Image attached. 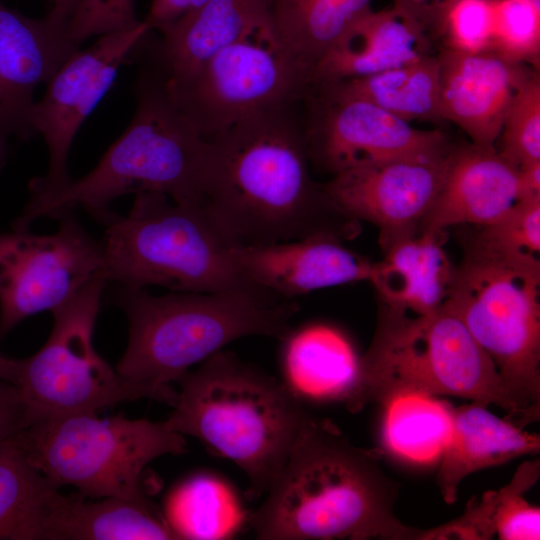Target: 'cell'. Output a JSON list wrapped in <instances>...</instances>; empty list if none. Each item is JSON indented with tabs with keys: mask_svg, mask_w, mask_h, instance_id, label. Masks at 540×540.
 Wrapping results in <instances>:
<instances>
[{
	"mask_svg": "<svg viewBox=\"0 0 540 540\" xmlns=\"http://www.w3.org/2000/svg\"><path fill=\"white\" fill-rule=\"evenodd\" d=\"M299 102L255 114L208 140L198 206L234 246L313 235L344 240L358 229L312 179Z\"/></svg>",
	"mask_w": 540,
	"mask_h": 540,
	"instance_id": "6da1fadb",
	"label": "cell"
},
{
	"mask_svg": "<svg viewBox=\"0 0 540 540\" xmlns=\"http://www.w3.org/2000/svg\"><path fill=\"white\" fill-rule=\"evenodd\" d=\"M381 452L352 444L329 419L308 414L249 526L260 540H421L395 514L399 483Z\"/></svg>",
	"mask_w": 540,
	"mask_h": 540,
	"instance_id": "7a4b0ae2",
	"label": "cell"
},
{
	"mask_svg": "<svg viewBox=\"0 0 540 540\" xmlns=\"http://www.w3.org/2000/svg\"><path fill=\"white\" fill-rule=\"evenodd\" d=\"M134 92L136 109L129 126L97 165L57 189L30 194L12 223L14 230H29L38 218L58 219L79 207L97 218L129 193L160 192L179 204H199L209 141L180 110L152 66L141 70Z\"/></svg>",
	"mask_w": 540,
	"mask_h": 540,
	"instance_id": "3957f363",
	"label": "cell"
},
{
	"mask_svg": "<svg viewBox=\"0 0 540 540\" xmlns=\"http://www.w3.org/2000/svg\"><path fill=\"white\" fill-rule=\"evenodd\" d=\"M119 286V285H118ZM114 302L128 320V344L116 371L149 399L173 405L190 368L246 336L281 339L299 311L293 299L251 292H177L119 286Z\"/></svg>",
	"mask_w": 540,
	"mask_h": 540,
	"instance_id": "277c9868",
	"label": "cell"
},
{
	"mask_svg": "<svg viewBox=\"0 0 540 540\" xmlns=\"http://www.w3.org/2000/svg\"><path fill=\"white\" fill-rule=\"evenodd\" d=\"M165 420L231 460L249 481L247 498L266 494L308 416L280 380L220 350L187 372Z\"/></svg>",
	"mask_w": 540,
	"mask_h": 540,
	"instance_id": "5b68a950",
	"label": "cell"
},
{
	"mask_svg": "<svg viewBox=\"0 0 540 540\" xmlns=\"http://www.w3.org/2000/svg\"><path fill=\"white\" fill-rule=\"evenodd\" d=\"M403 394L447 395L495 405L524 428L522 412L491 358L445 305L426 315L379 305L373 339L360 357L357 382L345 406L355 413Z\"/></svg>",
	"mask_w": 540,
	"mask_h": 540,
	"instance_id": "8992f818",
	"label": "cell"
},
{
	"mask_svg": "<svg viewBox=\"0 0 540 540\" xmlns=\"http://www.w3.org/2000/svg\"><path fill=\"white\" fill-rule=\"evenodd\" d=\"M96 219L105 228L101 272L107 282L177 292L270 294L239 270L231 256L234 245L198 205L140 192L127 214L108 210Z\"/></svg>",
	"mask_w": 540,
	"mask_h": 540,
	"instance_id": "52a82bcc",
	"label": "cell"
},
{
	"mask_svg": "<svg viewBox=\"0 0 540 540\" xmlns=\"http://www.w3.org/2000/svg\"><path fill=\"white\" fill-rule=\"evenodd\" d=\"M443 305L487 353L524 425L540 418V260L509 256L467 236Z\"/></svg>",
	"mask_w": 540,
	"mask_h": 540,
	"instance_id": "ba28073f",
	"label": "cell"
},
{
	"mask_svg": "<svg viewBox=\"0 0 540 540\" xmlns=\"http://www.w3.org/2000/svg\"><path fill=\"white\" fill-rule=\"evenodd\" d=\"M33 465L57 488L83 497L150 501L148 465L186 452L183 435L163 422L98 418L96 412L43 417L16 434Z\"/></svg>",
	"mask_w": 540,
	"mask_h": 540,
	"instance_id": "9c48e42d",
	"label": "cell"
},
{
	"mask_svg": "<svg viewBox=\"0 0 540 540\" xmlns=\"http://www.w3.org/2000/svg\"><path fill=\"white\" fill-rule=\"evenodd\" d=\"M106 283L99 273L53 309L48 339L34 355L22 359L15 385L31 423L148 398L145 390L122 378L94 348L93 333Z\"/></svg>",
	"mask_w": 540,
	"mask_h": 540,
	"instance_id": "30bf717a",
	"label": "cell"
},
{
	"mask_svg": "<svg viewBox=\"0 0 540 540\" xmlns=\"http://www.w3.org/2000/svg\"><path fill=\"white\" fill-rule=\"evenodd\" d=\"M166 84L207 140L255 114L301 100L308 86L270 25L222 48L186 79Z\"/></svg>",
	"mask_w": 540,
	"mask_h": 540,
	"instance_id": "8fae6325",
	"label": "cell"
},
{
	"mask_svg": "<svg viewBox=\"0 0 540 540\" xmlns=\"http://www.w3.org/2000/svg\"><path fill=\"white\" fill-rule=\"evenodd\" d=\"M311 166L332 176L352 168L442 154L451 148L438 130H422L361 98L311 84L301 99Z\"/></svg>",
	"mask_w": 540,
	"mask_h": 540,
	"instance_id": "7c38bea8",
	"label": "cell"
},
{
	"mask_svg": "<svg viewBox=\"0 0 540 540\" xmlns=\"http://www.w3.org/2000/svg\"><path fill=\"white\" fill-rule=\"evenodd\" d=\"M48 235L0 233V340L29 316L52 311L102 273L103 246L72 212Z\"/></svg>",
	"mask_w": 540,
	"mask_h": 540,
	"instance_id": "4fadbf2b",
	"label": "cell"
},
{
	"mask_svg": "<svg viewBox=\"0 0 540 540\" xmlns=\"http://www.w3.org/2000/svg\"><path fill=\"white\" fill-rule=\"evenodd\" d=\"M150 31L142 20L133 29L99 36L89 48L76 50L47 82L46 93L34 104L31 125L44 138L49 168L29 182L30 194L57 189L71 179L67 160L77 131Z\"/></svg>",
	"mask_w": 540,
	"mask_h": 540,
	"instance_id": "5bb4252c",
	"label": "cell"
},
{
	"mask_svg": "<svg viewBox=\"0 0 540 540\" xmlns=\"http://www.w3.org/2000/svg\"><path fill=\"white\" fill-rule=\"evenodd\" d=\"M451 149L348 169L322 188L338 211L377 226L385 250L420 231L442 186Z\"/></svg>",
	"mask_w": 540,
	"mask_h": 540,
	"instance_id": "9a60e30c",
	"label": "cell"
},
{
	"mask_svg": "<svg viewBox=\"0 0 540 540\" xmlns=\"http://www.w3.org/2000/svg\"><path fill=\"white\" fill-rule=\"evenodd\" d=\"M71 12L53 6L31 18L0 0V176L13 142L35 135L33 94L79 49L69 37Z\"/></svg>",
	"mask_w": 540,
	"mask_h": 540,
	"instance_id": "2e32d148",
	"label": "cell"
},
{
	"mask_svg": "<svg viewBox=\"0 0 540 540\" xmlns=\"http://www.w3.org/2000/svg\"><path fill=\"white\" fill-rule=\"evenodd\" d=\"M439 58L441 119L459 126L484 147H496L509 107L533 73L494 50H446Z\"/></svg>",
	"mask_w": 540,
	"mask_h": 540,
	"instance_id": "e0dca14e",
	"label": "cell"
},
{
	"mask_svg": "<svg viewBox=\"0 0 540 540\" xmlns=\"http://www.w3.org/2000/svg\"><path fill=\"white\" fill-rule=\"evenodd\" d=\"M332 235L264 245H236L231 256L257 287L283 299L314 290L368 281L373 262L346 248Z\"/></svg>",
	"mask_w": 540,
	"mask_h": 540,
	"instance_id": "ac0fdd59",
	"label": "cell"
},
{
	"mask_svg": "<svg viewBox=\"0 0 540 540\" xmlns=\"http://www.w3.org/2000/svg\"><path fill=\"white\" fill-rule=\"evenodd\" d=\"M519 172L496 147L472 143L451 149L442 186L420 231L494 222L519 202Z\"/></svg>",
	"mask_w": 540,
	"mask_h": 540,
	"instance_id": "d6986e66",
	"label": "cell"
},
{
	"mask_svg": "<svg viewBox=\"0 0 540 540\" xmlns=\"http://www.w3.org/2000/svg\"><path fill=\"white\" fill-rule=\"evenodd\" d=\"M427 33L420 22L397 5L371 10L318 62L309 85L366 77L416 62L430 55Z\"/></svg>",
	"mask_w": 540,
	"mask_h": 540,
	"instance_id": "ffe728a7",
	"label": "cell"
},
{
	"mask_svg": "<svg viewBox=\"0 0 540 540\" xmlns=\"http://www.w3.org/2000/svg\"><path fill=\"white\" fill-rule=\"evenodd\" d=\"M271 0H206L158 32L154 67L178 83L222 48L269 25Z\"/></svg>",
	"mask_w": 540,
	"mask_h": 540,
	"instance_id": "44dd1931",
	"label": "cell"
},
{
	"mask_svg": "<svg viewBox=\"0 0 540 540\" xmlns=\"http://www.w3.org/2000/svg\"><path fill=\"white\" fill-rule=\"evenodd\" d=\"M280 382L302 404L349 400L360 357L347 336L326 324L290 329L281 339Z\"/></svg>",
	"mask_w": 540,
	"mask_h": 540,
	"instance_id": "7402d4cb",
	"label": "cell"
},
{
	"mask_svg": "<svg viewBox=\"0 0 540 540\" xmlns=\"http://www.w3.org/2000/svg\"><path fill=\"white\" fill-rule=\"evenodd\" d=\"M488 407L471 401L452 408L451 433L436 477L448 504L456 501L460 483L470 474L523 455L539 454V434L496 416Z\"/></svg>",
	"mask_w": 540,
	"mask_h": 540,
	"instance_id": "603a6c76",
	"label": "cell"
},
{
	"mask_svg": "<svg viewBox=\"0 0 540 540\" xmlns=\"http://www.w3.org/2000/svg\"><path fill=\"white\" fill-rule=\"evenodd\" d=\"M445 237V231H420L383 250L369 279L381 305L413 315L442 307L454 271L443 247Z\"/></svg>",
	"mask_w": 540,
	"mask_h": 540,
	"instance_id": "cb8c5ba5",
	"label": "cell"
},
{
	"mask_svg": "<svg viewBox=\"0 0 540 540\" xmlns=\"http://www.w3.org/2000/svg\"><path fill=\"white\" fill-rule=\"evenodd\" d=\"M177 540L151 501L64 496L51 489L43 502L36 540Z\"/></svg>",
	"mask_w": 540,
	"mask_h": 540,
	"instance_id": "d4e9b609",
	"label": "cell"
},
{
	"mask_svg": "<svg viewBox=\"0 0 540 540\" xmlns=\"http://www.w3.org/2000/svg\"><path fill=\"white\" fill-rule=\"evenodd\" d=\"M370 5L371 0H271L269 25L309 85L318 62Z\"/></svg>",
	"mask_w": 540,
	"mask_h": 540,
	"instance_id": "484cf974",
	"label": "cell"
},
{
	"mask_svg": "<svg viewBox=\"0 0 540 540\" xmlns=\"http://www.w3.org/2000/svg\"><path fill=\"white\" fill-rule=\"evenodd\" d=\"M162 514L177 540H226L249 526L250 511L232 483L199 471L178 482L167 494Z\"/></svg>",
	"mask_w": 540,
	"mask_h": 540,
	"instance_id": "4316f807",
	"label": "cell"
},
{
	"mask_svg": "<svg viewBox=\"0 0 540 540\" xmlns=\"http://www.w3.org/2000/svg\"><path fill=\"white\" fill-rule=\"evenodd\" d=\"M381 406V442L391 456L411 466L439 463L451 433L450 403L433 395L403 394Z\"/></svg>",
	"mask_w": 540,
	"mask_h": 540,
	"instance_id": "83f0119b",
	"label": "cell"
},
{
	"mask_svg": "<svg viewBox=\"0 0 540 540\" xmlns=\"http://www.w3.org/2000/svg\"><path fill=\"white\" fill-rule=\"evenodd\" d=\"M327 85L343 94L366 100L408 122L441 119L438 57L428 55L377 74Z\"/></svg>",
	"mask_w": 540,
	"mask_h": 540,
	"instance_id": "f1b7e54d",
	"label": "cell"
},
{
	"mask_svg": "<svg viewBox=\"0 0 540 540\" xmlns=\"http://www.w3.org/2000/svg\"><path fill=\"white\" fill-rule=\"evenodd\" d=\"M16 434L0 445V539L35 540L44 499L57 487L33 465Z\"/></svg>",
	"mask_w": 540,
	"mask_h": 540,
	"instance_id": "f546056e",
	"label": "cell"
},
{
	"mask_svg": "<svg viewBox=\"0 0 540 540\" xmlns=\"http://www.w3.org/2000/svg\"><path fill=\"white\" fill-rule=\"evenodd\" d=\"M499 139L497 150L518 168L540 162V81L534 72L513 99Z\"/></svg>",
	"mask_w": 540,
	"mask_h": 540,
	"instance_id": "4dcf8cb0",
	"label": "cell"
},
{
	"mask_svg": "<svg viewBox=\"0 0 540 540\" xmlns=\"http://www.w3.org/2000/svg\"><path fill=\"white\" fill-rule=\"evenodd\" d=\"M540 476L539 458L523 462L509 483L498 490L494 516L495 536L501 540H539L540 510L524 494Z\"/></svg>",
	"mask_w": 540,
	"mask_h": 540,
	"instance_id": "1f68e13d",
	"label": "cell"
},
{
	"mask_svg": "<svg viewBox=\"0 0 540 540\" xmlns=\"http://www.w3.org/2000/svg\"><path fill=\"white\" fill-rule=\"evenodd\" d=\"M476 243L509 256L539 258L540 197L522 200L494 222L474 226Z\"/></svg>",
	"mask_w": 540,
	"mask_h": 540,
	"instance_id": "d6a6232c",
	"label": "cell"
},
{
	"mask_svg": "<svg viewBox=\"0 0 540 540\" xmlns=\"http://www.w3.org/2000/svg\"><path fill=\"white\" fill-rule=\"evenodd\" d=\"M493 7L491 50L519 63L538 59L540 8L531 0H493Z\"/></svg>",
	"mask_w": 540,
	"mask_h": 540,
	"instance_id": "836d02e7",
	"label": "cell"
},
{
	"mask_svg": "<svg viewBox=\"0 0 540 540\" xmlns=\"http://www.w3.org/2000/svg\"><path fill=\"white\" fill-rule=\"evenodd\" d=\"M441 30L449 49L478 53L491 50L494 34L493 0H453Z\"/></svg>",
	"mask_w": 540,
	"mask_h": 540,
	"instance_id": "e575fe53",
	"label": "cell"
},
{
	"mask_svg": "<svg viewBox=\"0 0 540 540\" xmlns=\"http://www.w3.org/2000/svg\"><path fill=\"white\" fill-rule=\"evenodd\" d=\"M136 0H79L69 21L68 33L76 46L93 36L126 31L141 21Z\"/></svg>",
	"mask_w": 540,
	"mask_h": 540,
	"instance_id": "d590c367",
	"label": "cell"
},
{
	"mask_svg": "<svg viewBox=\"0 0 540 540\" xmlns=\"http://www.w3.org/2000/svg\"><path fill=\"white\" fill-rule=\"evenodd\" d=\"M31 424L18 387L0 381V445Z\"/></svg>",
	"mask_w": 540,
	"mask_h": 540,
	"instance_id": "8d00e7d4",
	"label": "cell"
},
{
	"mask_svg": "<svg viewBox=\"0 0 540 540\" xmlns=\"http://www.w3.org/2000/svg\"><path fill=\"white\" fill-rule=\"evenodd\" d=\"M206 0H152L143 20L150 30H161L202 5Z\"/></svg>",
	"mask_w": 540,
	"mask_h": 540,
	"instance_id": "74e56055",
	"label": "cell"
},
{
	"mask_svg": "<svg viewBox=\"0 0 540 540\" xmlns=\"http://www.w3.org/2000/svg\"><path fill=\"white\" fill-rule=\"evenodd\" d=\"M453 0H395L401 7L420 22L428 31L440 27L445 12Z\"/></svg>",
	"mask_w": 540,
	"mask_h": 540,
	"instance_id": "f35d334b",
	"label": "cell"
},
{
	"mask_svg": "<svg viewBox=\"0 0 540 540\" xmlns=\"http://www.w3.org/2000/svg\"><path fill=\"white\" fill-rule=\"evenodd\" d=\"M540 197V162L520 168L519 201Z\"/></svg>",
	"mask_w": 540,
	"mask_h": 540,
	"instance_id": "ab89813d",
	"label": "cell"
},
{
	"mask_svg": "<svg viewBox=\"0 0 540 540\" xmlns=\"http://www.w3.org/2000/svg\"><path fill=\"white\" fill-rule=\"evenodd\" d=\"M22 359H13L0 353V381H7L16 384Z\"/></svg>",
	"mask_w": 540,
	"mask_h": 540,
	"instance_id": "60d3db41",
	"label": "cell"
},
{
	"mask_svg": "<svg viewBox=\"0 0 540 540\" xmlns=\"http://www.w3.org/2000/svg\"><path fill=\"white\" fill-rule=\"evenodd\" d=\"M51 1H53V6L66 9L70 11L71 13H73L75 6L71 0H51Z\"/></svg>",
	"mask_w": 540,
	"mask_h": 540,
	"instance_id": "b9f144b4",
	"label": "cell"
},
{
	"mask_svg": "<svg viewBox=\"0 0 540 540\" xmlns=\"http://www.w3.org/2000/svg\"><path fill=\"white\" fill-rule=\"evenodd\" d=\"M531 1L534 3L536 7L540 8V0H531Z\"/></svg>",
	"mask_w": 540,
	"mask_h": 540,
	"instance_id": "7bdbcfd3",
	"label": "cell"
},
{
	"mask_svg": "<svg viewBox=\"0 0 540 540\" xmlns=\"http://www.w3.org/2000/svg\"><path fill=\"white\" fill-rule=\"evenodd\" d=\"M71 1H72V3L74 4V6L76 7V5H77V3H78L79 0H71Z\"/></svg>",
	"mask_w": 540,
	"mask_h": 540,
	"instance_id": "ee69618b",
	"label": "cell"
}]
</instances>
